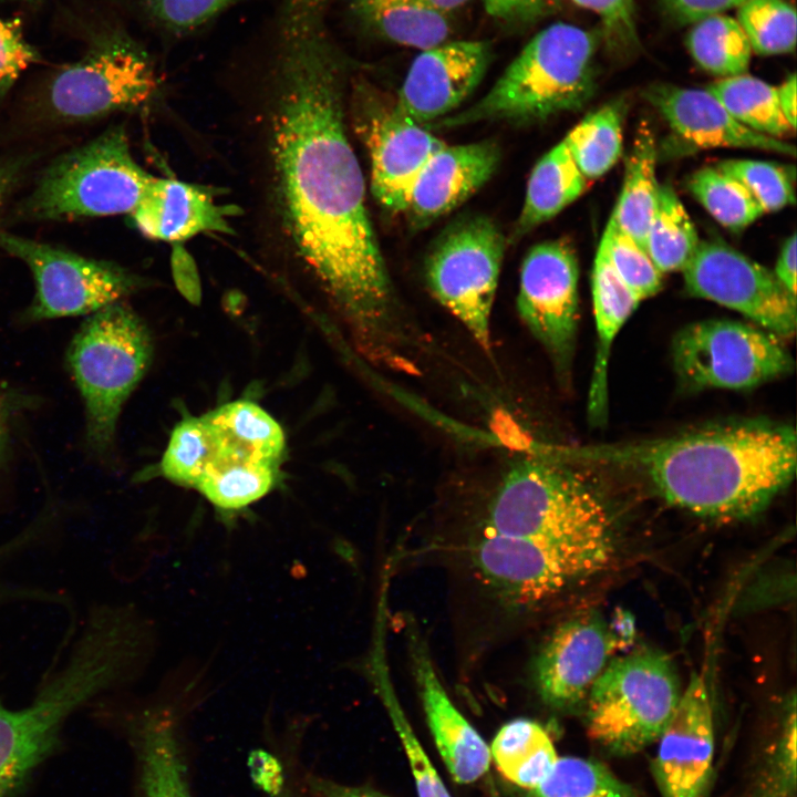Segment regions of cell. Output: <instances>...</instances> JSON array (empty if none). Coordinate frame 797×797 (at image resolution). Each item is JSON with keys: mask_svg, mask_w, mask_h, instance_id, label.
<instances>
[{"mask_svg": "<svg viewBox=\"0 0 797 797\" xmlns=\"http://www.w3.org/2000/svg\"><path fill=\"white\" fill-rule=\"evenodd\" d=\"M331 0H283L272 69L275 190L296 253L363 351L396 366L410 337L365 205L344 113L345 63L325 28Z\"/></svg>", "mask_w": 797, "mask_h": 797, "instance_id": "cell-1", "label": "cell"}, {"mask_svg": "<svg viewBox=\"0 0 797 797\" xmlns=\"http://www.w3.org/2000/svg\"><path fill=\"white\" fill-rule=\"evenodd\" d=\"M614 538L611 509L570 460L526 456L505 473L472 525L436 548L486 599L526 604L567 575L579 542Z\"/></svg>", "mask_w": 797, "mask_h": 797, "instance_id": "cell-2", "label": "cell"}, {"mask_svg": "<svg viewBox=\"0 0 797 797\" xmlns=\"http://www.w3.org/2000/svg\"><path fill=\"white\" fill-rule=\"evenodd\" d=\"M571 453L575 460L635 469L672 506L734 520L760 513L793 482L797 435L790 424L748 421Z\"/></svg>", "mask_w": 797, "mask_h": 797, "instance_id": "cell-3", "label": "cell"}, {"mask_svg": "<svg viewBox=\"0 0 797 797\" xmlns=\"http://www.w3.org/2000/svg\"><path fill=\"white\" fill-rule=\"evenodd\" d=\"M127 671L117 636L101 623L86 622L29 704L11 708L0 701V797H15L54 752L69 718L117 685Z\"/></svg>", "mask_w": 797, "mask_h": 797, "instance_id": "cell-4", "label": "cell"}, {"mask_svg": "<svg viewBox=\"0 0 797 797\" xmlns=\"http://www.w3.org/2000/svg\"><path fill=\"white\" fill-rule=\"evenodd\" d=\"M597 49L598 38L589 30L552 23L526 43L478 102L426 127L483 121L528 123L577 111L593 94Z\"/></svg>", "mask_w": 797, "mask_h": 797, "instance_id": "cell-5", "label": "cell"}, {"mask_svg": "<svg viewBox=\"0 0 797 797\" xmlns=\"http://www.w3.org/2000/svg\"><path fill=\"white\" fill-rule=\"evenodd\" d=\"M152 358L148 330L123 301L87 315L74 335L68 364L85 411V442L99 456L110 453L122 407Z\"/></svg>", "mask_w": 797, "mask_h": 797, "instance_id": "cell-6", "label": "cell"}, {"mask_svg": "<svg viewBox=\"0 0 797 797\" xmlns=\"http://www.w3.org/2000/svg\"><path fill=\"white\" fill-rule=\"evenodd\" d=\"M681 693L663 652L641 648L615 655L587 696L588 735L612 754H635L659 739Z\"/></svg>", "mask_w": 797, "mask_h": 797, "instance_id": "cell-7", "label": "cell"}, {"mask_svg": "<svg viewBox=\"0 0 797 797\" xmlns=\"http://www.w3.org/2000/svg\"><path fill=\"white\" fill-rule=\"evenodd\" d=\"M155 176L133 157L123 127H114L58 159L29 199L42 219L131 214Z\"/></svg>", "mask_w": 797, "mask_h": 797, "instance_id": "cell-8", "label": "cell"}, {"mask_svg": "<svg viewBox=\"0 0 797 797\" xmlns=\"http://www.w3.org/2000/svg\"><path fill=\"white\" fill-rule=\"evenodd\" d=\"M506 239L484 216L455 222L436 240L425 262L434 298L466 328L476 343L490 351V314Z\"/></svg>", "mask_w": 797, "mask_h": 797, "instance_id": "cell-9", "label": "cell"}, {"mask_svg": "<svg viewBox=\"0 0 797 797\" xmlns=\"http://www.w3.org/2000/svg\"><path fill=\"white\" fill-rule=\"evenodd\" d=\"M672 358L680 381L692 390H747L793 372L779 339L732 320H704L681 329Z\"/></svg>", "mask_w": 797, "mask_h": 797, "instance_id": "cell-10", "label": "cell"}, {"mask_svg": "<svg viewBox=\"0 0 797 797\" xmlns=\"http://www.w3.org/2000/svg\"><path fill=\"white\" fill-rule=\"evenodd\" d=\"M0 247L30 268L35 283L27 319L90 315L123 299L141 278L113 262L85 258L46 244L0 232Z\"/></svg>", "mask_w": 797, "mask_h": 797, "instance_id": "cell-11", "label": "cell"}, {"mask_svg": "<svg viewBox=\"0 0 797 797\" xmlns=\"http://www.w3.org/2000/svg\"><path fill=\"white\" fill-rule=\"evenodd\" d=\"M161 79L148 53L133 40L116 35L52 81L53 111L70 120H86L148 105L158 94Z\"/></svg>", "mask_w": 797, "mask_h": 797, "instance_id": "cell-12", "label": "cell"}, {"mask_svg": "<svg viewBox=\"0 0 797 797\" xmlns=\"http://www.w3.org/2000/svg\"><path fill=\"white\" fill-rule=\"evenodd\" d=\"M686 291L739 312L777 338L797 328L796 296L773 270L721 241H700L683 268Z\"/></svg>", "mask_w": 797, "mask_h": 797, "instance_id": "cell-13", "label": "cell"}, {"mask_svg": "<svg viewBox=\"0 0 797 797\" xmlns=\"http://www.w3.org/2000/svg\"><path fill=\"white\" fill-rule=\"evenodd\" d=\"M579 266L565 241L537 244L520 270L517 312L566 382L575 354L579 319Z\"/></svg>", "mask_w": 797, "mask_h": 797, "instance_id": "cell-14", "label": "cell"}, {"mask_svg": "<svg viewBox=\"0 0 797 797\" xmlns=\"http://www.w3.org/2000/svg\"><path fill=\"white\" fill-rule=\"evenodd\" d=\"M608 622L596 612L575 614L549 633L532 664L541 700L557 710L580 705L618 651L629 643V621Z\"/></svg>", "mask_w": 797, "mask_h": 797, "instance_id": "cell-15", "label": "cell"}, {"mask_svg": "<svg viewBox=\"0 0 797 797\" xmlns=\"http://www.w3.org/2000/svg\"><path fill=\"white\" fill-rule=\"evenodd\" d=\"M652 763L662 797H705L713 774L714 715L706 672H693Z\"/></svg>", "mask_w": 797, "mask_h": 797, "instance_id": "cell-16", "label": "cell"}, {"mask_svg": "<svg viewBox=\"0 0 797 797\" xmlns=\"http://www.w3.org/2000/svg\"><path fill=\"white\" fill-rule=\"evenodd\" d=\"M493 56L480 40L446 41L413 60L393 110L428 126L457 108L483 81Z\"/></svg>", "mask_w": 797, "mask_h": 797, "instance_id": "cell-17", "label": "cell"}, {"mask_svg": "<svg viewBox=\"0 0 797 797\" xmlns=\"http://www.w3.org/2000/svg\"><path fill=\"white\" fill-rule=\"evenodd\" d=\"M405 636L412 673L438 753L455 782L474 783L489 768V747L449 698L421 633L406 627Z\"/></svg>", "mask_w": 797, "mask_h": 797, "instance_id": "cell-18", "label": "cell"}, {"mask_svg": "<svg viewBox=\"0 0 797 797\" xmlns=\"http://www.w3.org/2000/svg\"><path fill=\"white\" fill-rule=\"evenodd\" d=\"M500 161L495 142L444 145L425 163L408 196L404 213L415 228L448 214L494 175Z\"/></svg>", "mask_w": 797, "mask_h": 797, "instance_id": "cell-19", "label": "cell"}, {"mask_svg": "<svg viewBox=\"0 0 797 797\" xmlns=\"http://www.w3.org/2000/svg\"><path fill=\"white\" fill-rule=\"evenodd\" d=\"M645 99L681 139L698 148H756L793 157L796 154L794 145L737 122L707 89L656 84L646 90Z\"/></svg>", "mask_w": 797, "mask_h": 797, "instance_id": "cell-20", "label": "cell"}, {"mask_svg": "<svg viewBox=\"0 0 797 797\" xmlns=\"http://www.w3.org/2000/svg\"><path fill=\"white\" fill-rule=\"evenodd\" d=\"M371 192L385 208L404 213L411 189L428 158L445 142L393 108L370 122Z\"/></svg>", "mask_w": 797, "mask_h": 797, "instance_id": "cell-21", "label": "cell"}, {"mask_svg": "<svg viewBox=\"0 0 797 797\" xmlns=\"http://www.w3.org/2000/svg\"><path fill=\"white\" fill-rule=\"evenodd\" d=\"M238 211L219 204L211 187L154 177L130 216L143 236L180 241L200 232L230 234Z\"/></svg>", "mask_w": 797, "mask_h": 797, "instance_id": "cell-22", "label": "cell"}, {"mask_svg": "<svg viewBox=\"0 0 797 797\" xmlns=\"http://www.w3.org/2000/svg\"><path fill=\"white\" fill-rule=\"evenodd\" d=\"M591 292L597 348L588 395V416L593 425H601L608 415V363L611 348L621 328L641 302L615 273L601 242L594 258Z\"/></svg>", "mask_w": 797, "mask_h": 797, "instance_id": "cell-23", "label": "cell"}, {"mask_svg": "<svg viewBox=\"0 0 797 797\" xmlns=\"http://www.w3.org/2000/svg\"><path fill=\"white\" fill-rule=\"evenodd\" d=\"M587 185L588 180L561 141L535 165L528 179L522 209L509 238L510 242L558 215L581 196Z\"/></svg>", "mask_w": 797, "mask_h": 797, "instance_id": "cell-24", "label": "cell"}, {"mask_svg": "<svg viewBox=\"0 0 797 797\" xmlns=\"http://www.w3.org/2000/svg\"><path fill=\"white\" fill-rule=\"evenodd\" d=\"M203 417L220 453L277 466L284 451V434L277 421L256 403L229 402Z\"/></svg>", "mask_w": 797, "mask_h": 797, "instance_id": "cell-25", "label": "cell"}, {"mask_svg": "<svg viewBox=\"0 0 797 797\" xmlns=\"http://www.w3.org/2000/svg\"><path fill=\"white\" fill-rule=\"evenodd\" d=\"M353 15L395 44L424 51L448 41L449 13L412 0H351Z\"/></svg>", "mask_w": 797, "mask_h": 797, "instance_id": "cell-26", "label": "cell"}, {"mask_svg": "<svg viewBox=\"0 0 797 797\" xmlns=\"http://www.w3.org/2000/svg\"><path fill=\"white\" fill-rule=\"evenodd\" d=\"M139 797H192L184 758L170 721L146 714L135 727Z\"/></svg>", "mask_w": 797, "mask_h": 797, "instance_id": "cell-27", "label": "cell"}, {"mask_svg": "<svg viewBox=\"0 0 797 797\" xmlns=\"http://www.w3.org/2000/svg\"><path fill=\"white\" fill-rule=\"evenodd\" d=\"M655 167L654 135L648 124H642L627 157L622 188L610 218L643 248L660 195Z\"/></svg>", "mask_w": 797, "mask_h": 797, "instance_id": "cell-28", "label": "cell"}, {"mask_svg": "<svg viewBox=\"0 0 797 797\" xmlns=\"http://www.w3.org/2000/svg\"><path fill=\"white\" fill-rule=\"evenodd\" d=\"M489 751L499 773L528 790L547 777L558 759L548 732L537 722L526 718L505 724L494 737Z\"/></svg>", "mask_w": 797, "mask_h": 797, "instance_id": "cell-29", "label": "cell"}, {"mask_svg": "<svg viewBox=\"0 0 797 797\" xmlns=\"http://www.w3.org/2000/svg\"><path fill=\"white\" fill-rule=\"evenodd\" d=\"M625 103L612 101L587 114L565 137L563 143L587 180L608 173L623 148Z\"/></svg>", "mask_w": 797, "mask_h": 797, "instance_id": "cell-30", "label": "cell"}, {"mask_svg": "<svg viewBox=\"0 0 797 797\" xmlns=\"http://www.w3.org/2000/svg\"><path fill=\"white\" fill-rule=\"evenodd\" d=\"M277 483V466L220 453L195 488L216 508L240 510L266 496Z\"/></svg>", "mask_w": 797, "mask_h": 797, "instance_id": "cell-31", "label": "cell"}, {"mask_svg": "<svg viewBox=\"0 0 797 797\" xmlns=\"http://www.w3.org/2000/svg\"><path fill=\"white\" fill-rule=\"evenodd\" d=\"M371 674L393 727L396 731L414 777L418 797H451L435 767L415 736L394 693L384 654V620H376Z\"/></svg>", "mask_w": 797, "mask_h": 797, "instance_id": "cell-32", "label": "cell"}, {"mask_svg": "<svg viewBox=\"0 0 797 797\" xmlns=\"http://www.w3.org/2000/svg\"><path fill=\"white\" fill-rule=\"evenodd\" d=\"M700 238L676 193L661 185L655 213L649 225L644 249L662 275L683 270L694 256Z\"/></svg>", "mask_w": 797, "mask_h": 797, "instance_id": "cell-33", "label": "cell"}, {"mask_svg": "<svg viewBox=\"0 0 797 797\" xmlns=\"http://www.w3.org/2000/svg\"><path fill=\"white\" fill-rule=\"evenodd\" d=\"M707 90L741 124L759 134L780 138L794 131L785 120L776 86L746 73L722 77Z\"/></svg>", "mask_w": 797, "mask_h": 797, "instance_id": "cell-34", "label": "cell"}, {"mask_svg": "<svg viewBox=\"0 0 797 797\" xmlns=\"http://www.w3.org/2000/svg\"><path fill=\"white\" fill-rule=\"evenodd\" d=\"M685 44L703 70L721 79L748 70L752 49L739 23L732 17L717 14L693 23Z\"/></svg>", "mask_w": 797, "mask_h": 797, "instance_id": "cell-35", "label": "cell"}, {"mask_svg": "<svg viewBox=\"0 0 797 797\" xmlns=\"http://www.w3.org/2000/svg\"><path fill=\"white\" fill-rule=\"evenodd\" d=\"M687 187L706 211L732 231L748 227L764 214L746 187L718 166L696 170Z\"/></svg>", "mask_w": 797, "mask_h": 797, "instance_id": "cell-36", "label": "cell"}, {"mask_svg": "<svg viewBox=\"0 0 797 797\" xmlns=\"http://www.w3.org/2000/svg\"><path fill=\"white\" fill-rule=\"evenodd\" d=\"M219 454L217 439L205 418L186 417L170 434L159 472L175 484L195 488Z\"/></svg>", "mask_w": 797, "mask_h": 797, "instance_id": "cell-37", "label": "cell"}, {"mask_svg": "<svg viewBox=\"0 0 797 797\" xmlns=\"http://www.w3.org/2000/svg\"><path fill=\"white\" fill-rule=\"evenodd\" d=\"M531 797H640L605 765L581 757H558Z\"/></svg>", "mask_w": 797, "mask_h": 797, "instance_id": "cell-38", "label": "cell"}, {"mask_svg": "<svg viewBox=\"0 0 797 797\" xmlns=\"http://www.w3.org/2000/svg\"><path fill=\"white\" fill-rule=\"evenodd\" d=\"M796 705L793 697L777 738L762 756L739 797H796Z\"/></svg>", "mask_w": 797, "mask_h": 797, "instance_id": "cell-39", "label": "cell"}, {"mask_svg": "<svg viewBox=\"0 0 797 797\" xmlns=\"http://www.w3.org/2000/svg\"><path fill=\"white\" fill-rule=\"evenodd\" d=\"M736 20L759 55L786 54L796 48V11L786 0H747L737 8Z\"/></svg>", "mask_w": 797, "mask_h": 797, "instance_id": "cell-40", "label": "cell"}, {"mask_svg": "<svg viewBox=\"0 0 797 797\" xmlns=\"http://www.w3.org/2000/svg\"><path fill=\"white\" fill-rule=\"evenodd\" d=\"M600 242L622 282L640 299H648L662 287V272L646 250L622 231L610 218Z\"/></svg>", "mask_w": 797, "mask_h": 797, "instance_id": "cell-41", "label": "cell"}, {"mask_svg": "<svg viewBox=\"0 0 797 797\" xmlns=\"http://www.w3.org/2000/svg\"><path fill=\"white\" fill-rule=\"evenodd\" d=\"M737 178L764 213H773L795 203L793 177L779 165L754 159H732L717 165Z\"/></svg>", "mask_w": 797, "mask_h": 797, "instance_id": "cell-42", "label": "cell"}, {"mask_svg": "<svg viewBox=\"0 0 797 797\" xmlns=\"http://www.w3.org/2000/svg\"><path fill=\"white\" fill-rule=\"evenodd\" d=\"M241 0H143L148 17L170 34L183 35L206 25Z\"/></svg>", "mask_w": 797, "mask_h": 797, "instance_id": "cell-43", "label": "cell"}, {"mask_svg": "<svg viewBox=\"0 0 797 797\" xmlns=\"http://www.w3.org/2000/svg\"><path fill=\"white\" fill-rule=\"evenodd\" d=\"M594 13L602 25V35L611 50L631 51L639 46L634 0H571Z\"/></svg>", "mask_w": 797, "mask_h": 797, "instance_id": "cell-44", "label": "cell"}, {"mask_svg": "<svg viewBox=\"0 0 797 797\" xmlns=\"http://www.w3.org/2000/svg\"><path fill=\"white\" fill-rule=\"evenodd\" d=\"M35 50L27 42L18 21L0 19V93L37 61Z\"/></svg>", "mask_w": 797, "mask_h": 797, "instance_id": "cell-45", "label": "cell"}, {"mask_svg": "<svg viewBox=\"0 0 797 797\" xmlns=\"http://www.w3.org/2000/svg\"><path fill=\"white\" fill-rule=\"evenodd\" d=\"M41 527L38 524H33L14 538L0 545V568L3 563L9 561L14 555L19 553L22 549L29 547L32 542H37ZM58 597L55 594L38 591L37 589H29L18 584L7 582L0 576V605L11 601L19 600H40V601H55Z\"/></svg>", "mask_w": 797, "mask_h": 797, "instance_id": "cell-46", "label": "cell"}, {"mask_svg": "<svg viewBox=\"0 0 797 797\" xmlns=\"http://www.w3.org/2000/svg\"><path fill=\"white\" fill-rule=\"evenodd\" d=\"M485 11L506 21H535L557 11L566 0H483Z\"/></svg>", "mask_w": 797, "mask_h": 797, "instance_id": "cell-47", "label": "cell"}, {"mask_svg": "<svg viewBox=\"0 0 797 797\" xmlns=\"http://www.w3.org/2000/svg\"><path fill=\"white\" fill-rule=\"evenodd\" d=\"M747 0H661L666 13L676 22L693 24L708 17L739 8Z\"/></svg>", "mask_w": 797, "mask_h": 797, "instance_id": "cell-48", "label": "cell"}, {"mask_svg": "<svg viewBox=\"0 0 797 797\" xmlns=\"http://www.w3.org/2000/svg\"><path fill=\"white\" fill-rule=\"evenodd\" d=\"M248 764L258 787L272 797L283 791L282 768L273 756L263 751H256L250 754Z\"/></svg>", "mask_w": 797, "mask_h": 797, "instance_id": "cell-49", "label": "cell"}, {"mask_svg": "<svg viewBox=\"0 0 797 797\" xmlns=\"http://www.w3.org/2000/svg\"><path fill=\"white\" fill-rule=\"evenodd\" d=\"M27 401L25 396L18 393L0 391V465L8 459L12 424Z\"/></svg>", "mask_w": 797, "mask_h": 797, "instance_id": "cell-50", "label": "cell"}, {"mask_svg": "<svg viewBox=\"0 0 797 797\" xmlns=\"http://www.w3.org/2000/svg\"><path fill=\"white\" fill-rule=\"evenodd\" d=\"M174 279L179 292L192 303L198 304L201 298L200 282L195 266L188 257L174 258Z\"/></svg>", "mask_w": 797, "mask_h": 797, "instance_id": "cell-51", "label": "cell"}, {"mask_svg": "<svg viewBox=\"0 0 797 797\" xmlns=\"http://www.w3.org/2000/svg\"><path fill=\"white\" fill-rule=\"evenodd\" d=\"M796 234L793 232L782 246L775 269L778 281L794 296H796Z\"/></svg>", "mask_w": 797, "mask_h": 797, "instance_id": "cell-52", "label": "cell"}, {"mask_svg": "<svg viewBox=\"0 0 797 797\" xmlns=\"http://www.w3.org/2000/svg\"><path fill=\"white\" fill-rule=\"evenodd\" d=\"M309 785L314 797H384L373 790L343 786L318 777H312Z\"/></svg>", "mask_w": 797, "mask_h": 797, "instance_id": "cell-53", "label": "cell"}, {"mask_svg": "<svg viewBox=\"0 0 797 797\" xmlns=\"http://www.w3.org/2000/svg\"><path fill=\"white\" fill-rule=\"evenodd\" d=\"M780 111L793 130L796 127V75L790 74L776 86Z\"/></svg>", "mask_w": 797, "mask_h": 797, "instance_id": "cell-54", "label": "cell"}, {"mask_svg": "<svg viewBox=\"0 0 797 797\" xmlns=\"http://www.w3.org/2000/svg\"><path fill=\"white\" fill-rule=\"evenodd\" d=\"M412 1L420 2L422 4H425L427 7H431L438 11H442V12L451 13V12L464 7L470 0H412Z\"/></svg>", "mask_w": 797, "mask_h": 797, "instance_id": "cell-55", "label": "cell"}, {"mask_svg": "<svg viewBox=\"0 0 797 797\" xmlns=\"http://www.w3.org/2000/svg\"><path fill=\"white\" fill-rule=\"evenodd\" d=\"M4 187H6V178H4V176L0 173V197H1V195L3 194Z\"/></svg>", "mask_w": 797, "mask_h": 797, "instance_id": "cell-56", "label": "cell"}, {"mask_svg": "<svg viewBox=\"0 0 797 797\" xmlns=\"http://www.w3.org/2000/svg\"><path fill=\"white\" fill-rule=\"evenodd\" d=\"M275 797H288V796H287V794H286L284 791H282V793H280L279 795H277V796H275Z\"/></svg>", "mask_w": 797, "mask_h": 797, "instance_id": "cell-57", "label": "cell"}]
</instances>
